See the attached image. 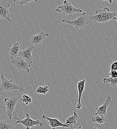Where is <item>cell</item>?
<instances>
[{"label":"cell","instance_id":"cell-1","mask_svg":"<svg viewBox=\"0 0 117 129\" xmlns=\"http://www.w3.org/2000/svg\"><path fill=\"white\" fill-rule=\"evenodd\" d=\"M116 16L117 13L111 12L110 9L108 7H105L103 9H97L95 14L90 17L89 20H92L95 23L105 24Z\"/></svg>","mask_w":117,"mask_h":129},{"label":"cell","instance_id":"cell-2","mask_svg":"<svg viewBox=\"0 0 117 129\" xmlns=\"http://www.w3.org/2000/svg\"><path fill=\"white\" fill-rule=\"evenodd\" d=\"M1 80L0 91H5L6 93H11L14 90H18L19 92H24L25 91V89L22 87L13 83L12 80L6 79L3 74H1Z\"/></svg>","mask_w":117,"mask_h":129},{"label":"cell","instance_id":"cell-3","mask_svg":"<svg viewBox=\"0 0 117 129\" xmlns=\"http://www.w3.org/2000/svg\"><path fill=\"white\" fill-rule=\"evenodd\" d=\"M55 11L65 16H71L74 14H79L82 12L81 10L75 8L67 0H64L63 4L58 7L55 10Z\"/></svg>","mask_w":117,"mask_h":129},{"label":"cell","instance_id":"cell-4","mask_svg":"<svg viewBox=\"0 0 117 129\" xmlns=\"http://www.w3.org/2000/svg\"><path fill=\"white\" fill-rule=\"evenodd\" d=\"M89 19L87 18L86 13L83 12L81 16L73 20H68L65 19L62 20V22L73 26L76 29H82L90 22Z\"/></svg>","mask_w":117,"mask_h":129},{"label":"cell","instance_id":"cell-5","mask_svg":"<svg viewBox=\"0 0 117 129\" xmlns=\"http://www.w3.org/2000/svg\"><path fill=\"white\" fill-rule=\"evenodd\" d=\"M15 119L17 120L16 122V124H21L26 129H30L33 128L34 126H39L42 127L44 126V123L40 121V120H34L32 119L29 113L26 114V118L23 120H20L16 117H15Z\"/></svg>","mask_w":117,"mask_h":129},{"label":"cell","instance_id":"cell-6","mask_svg":"<svg viewBox=\"0 0 117 129\" xmlns=\"http://www.w3.org/2000/svg\"><path fill=\"white\" fill-rule=\"evenodd\" d=\"M19 98V96H14L5 98L4 100V103L6 108L7 116L9 119H12L13 112L15 109Z\"/></svg>","mask_w":117,"mask_h":129},{"label":"cell","instance_id":"cell-7","mask_svg":"<svg viewBox=\"0 0 117 129\" xmlns=\"http://www.w3.org/2000/svg\"><path fill=\"white\" fill-rule=\"evenodd\" d=\"M12 64L15 66L17 72L21 71H26L30 73V69L32 64L27 62L25 59L20 57H17L11 59Z\"/></svg>","mask_w":117,"mask_h":129},{"label":"cell","instance_id":"cell-8","mask_svg":"<svg viewBox=\"0 0 117 129\" xmlns=\"http://www.w3.org/2000/svg\"><path fill=\"white\" fill-rule=\"evenodd\" d=\"M10 5L7 2V0H3L0 2V19H5L12 23L10 16L9 8Z\"/></svg>","mask_w":117,"mask_h":129},{"label":"cell","instance_id":"cell-9","mask_svg":"<svg viewBox=\"0 0 117 129\" xmlns=\"http://www.w3.org/2000/svg\"><path fill=\"white\" fill-rule=\"evenodd\" d=\"M49 33L41 31L36 35L31 36L29 39L30 44L34 47H37L43 42L46 37L49 36Z\"/></svg>","mask_w":117,"mask_h":129},{"label":"cell","instance_id":"cell-10","mask_svg":"<svg viewBox=\"0 0 117 129\" xmlns=\"http://www.w3.org/2000/svg\"><path fill=\"white\" fill-rule=\"evenodd\" d=\"M34 46H30L25 50H20L18 54V57H20L25 59L27 62L32 65L33 64V56L32 52L34 49Z\"/></svg>","mask_w":117,"mask_h":129},{"label":"cell","instance_id":"cell-11","mask_svg":"<svg viewBox=\"0 0 117 129\" xmlns=\"http://www.w3.org/2000/svg\"><path fill=\"white\" fill-rule=\"evenodd\" d=\"M85 81H86V80L85 79H83L82 80L78 81L77 84L78 96V99H76L77 103L76 104V108L77 109H81L82 108V105L81 103V98H82L83 92L85 89Z\"/></svg>","mask_w":117,"mask_h":129},{"label":"cell","instance_id":"cell-12","mask_svg":"<svg viewBox=\"0 0 117 129\" xmlns=\"http://www.w3.org/2000/svg\"><path fill=\"white\" fill-rule=\"evenodd\" d=\"M112 97L111 96L109 95L106 98L105 102L104 103L100 106L97 107L96 108L95 110L96 111V115H98L101 117H104L107 112L108 108L111 103Z\"/></svg>","mask_w":117,"mask_h":129},{"label":"cell","instance_id":"cell-13","mask_svg":"<svg viewBox=\"0 0 117 129\" xmlns=\"http://www.w3.org/2000/svg\"><path fill=\"white\" fill-rule=\"evenodd\" d=\"M42 119L46 120L48 121V124L50 125L52 129H55L58 127H62L60 129H63L64 128H66V126L64 124L60 122L56 118H50L43 114L42 116Z\"/></svg>","mask_w":117,"mask_h":129},{"label":"cell","instance_id":"cell-14","mask_svg":"<svg viewBox=\"0 0 117 129\" xmlns=\"http://www.w3.org/2000/svg\"><path fill=\"white\" fill-rule=\"evenodd\" d=\"M79 117L75 111H73V114L72 116L68 117L66 119V122L64 124L66 126V128H72L73 126H76L77 121Z\"/></svg>","mask_w":117,"mask_h":129},{"label":"cell","instance_id":"cell-15","mask_svg":"<svg viewBox=\"0 0 117 129\" xmlns=\"http://www.w3.org/2000/svg\"><path fill=\"white\" fill-rule=\"evenodd\" d=\"M20 50L21 49L19 43L18 42L15 43L9 51V54L11 59L18 57V54Z\"/></svg>","mask_w":117,"mask_h":129},{"label":"cell","instance_id":"cell-16","mask_svg":"<svg viewBox=\"0 0 117 129\" xmlns=\"http://www.w3.org/2000/svg\"><path fill=\"white\" fill-rule=\"evenodd\" d=\"M19 127H15L8 120L0 121V129H19Z\"/></svg>","mask_w":117,"mask_h":129},{"label":"cell","instance_id":"cell-17","mask_svg":"<svg viewBox=\"0 0 117 129\" xmlns=\"http://www.w3.org/2000/svg\"><path fill=\"white\" fill-rule=\"evenodd\" d=\"M92 122L97 123L98 124H103L107 122V120L104 117H101L98 115H95V116L91 118Z\"/></svg>","mask_w":117,"mask_h":129},{"label":"cell","instance_id":"cell-18","mask_svg":"<svg viewBox=\"0 0 117 129\" xmlns=\"http://www.w3.org/2000/svg\"><path fill=\"white\" fill-rule=\"evenodd\" d=\"M103 81L104 83V85L106 84H108L113 87H115L117 84V78H113L112 77H110L109 78H104Z\"/></svg>","mask_w":117,"mask_h":129},{"label":"cell","instance_id":"cell-19","mask_svg":"<svg viewBox=\"0 0 117 129\" xmlns=\"http://www.w3.org/2000/svg\"><path fill=\"white\" fill-rule=\"evenodd\" d=\"M49 90L50 88L48 85L39 86L36 88V92L37 94L45 95L49 91Z\"/></svg>","mask_w":117,"mask_h":129},{"label":"cell","instance_id":"cell-20","mask_svg":"<svg viewBox=\"0 0 117 129\" xmlns=\"http://www.w3.org/2000/svg\"><path fill=\"white\" fill-rule=\"evenodd\" d=\"M20 100L25 104V106H27L31 104L33 101L32 97L29 95H27V94H24L21 97Z\"/></svg>","mask_w":117,"mask_h":129},{"label":"cell","instance_id":"cell-21","mask_svg":"<svg viewBox=\"0 0 117 129\" xmlns=\"http://www.w3.org/2000/svg\"><path fill=\"white\" fill-rule=\"evenodd\" d=\"M37 0H20L19 4L20 6L29 5L32 2H37Z\"/></svg>","mask_w":117,"mask_h":129},{"label":"cell","instance_id":"cell-22","mask_svg":"<svg viewBox=\"0 0 117 129\" xmlns=\"http://www.w3.org/2000/svg\"><path fill=\"white\" fill-rule=\"evenodd\" d=\"M109 75L113 78H117V71L111 70L109 73Z\"/></svg>","mask_w":117,"mask_h":129},{"label":"cell","instance_id":"cell-23","mask_svg":"<svg viewBox=\"0 0 117 129\" xmlns=\"http://www.w3.org/2000/svg\"><path fill=\"white\" fill-rule=\"evenodd\" d=\"M111 70L117 71V60L113 62L111 65Z\"/></svg>","mask_w":117,"mask_h":129},{"label":"cell","instance_id":"cell-24","mask_svg":"<svg viewBox=\"0 0 117 129\" xmlns=\"http://www.w3.org/2000/svg\"><path fill=\"white\" fill-rule=\"evenodd\" d=\"M108 1L110 4H111L112 3H113V0H102V1Z\"/></svg>","mask_w":117,"mask_h":129},{"label":"cell","instance_id":"cell-25","mask_svg":"<svg viewBox=\"0 0 117 129\" xmlns=\"http://www.w3.org/2000/svg\"><path fill=\"white\" fill-rule=\"evenodd\" d=\"M18 0H13V5H14V6H15V5L16 4V2Z\"/></svg>","mask_w":117,"mask_h":129},{"label":"cell","instance_id":"cell-26","mask_svg":"<svg viewBox=\"0 0 117 129\" xmlns=\"http://www.w3.org/2000/svg\"><path fill=\"white\" fill-rule=\"evenodd\" d=\"M81 128H82V126H79L78 128H77L74 129H80Z\"/></svg>","mask_w":117,"mask_h":129},{"label":"cell","instance_id":"cell-27","mask_svg":"<svg viewBox=\"0 0 117 129\" xmlns=\"http://www.w3.org/2000/svg\"><path fill=\"white\" fill-rule=\"evenodd\" d=\"M113 19H114V20H116L117 21V17H114L113 18Z\"/></svg>","mask_w":117,"mask_h":129},{"label":"cell","instance_id":"cell-28","mask_svg":"<svg viewBox=\"0 0 117 129\" xmlns=\"http://www.w3.org/2000/svg\"><path fill=\"white\" fill-rule=\"evenodd\" d=\"M93 129H97V126H95V127L93 128Z\"/></svg>","mask_w":117,"mask_h":129},{"label":"cell","instance_id":"cell-29","mask_svg":"<svg viewBox=\"0 0 117 129\" xmlns=\"http://www.w3.org/2000/svg\"><path fill=\"white\" fill-rule=\"evenodd\" d=\"M1 80L0 79V85H1Z\"/></svg>","mask_w":117,"mask_h":129},{"label":"cell","instance_id":"cell-30","mask_svg":"<svg viewBox=\"0 0 117 129\" xmlns=\"http://www.w3.org/2000/svg\"><path fill=\"white\" fill-rule=\"evenodd\" d=\"M116 2H117V0H116Z\"/></svg>","mask_w":117,"mask_h":129},{"label":"cell","instance_id":"cell-31","mask_svg":"<svg viewBox=\"0 0 117 129\" xmlns=\"http://www.w3.org/2000/svg\"><path fill=\"white\" fill-rule=\"evenodd\" d=\"M79 1H80V0H79Z\"/></svg>","mask_w":117,"mask_h":129}]
</instances>
